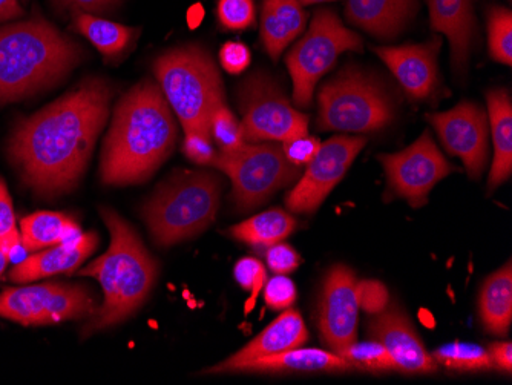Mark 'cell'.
I'll return each mask as SVG.
<instances>
[{
  "instance_id": "4fadbf2b",
  "label": "cell",
  "mask_w": 512,
  "mask_h": 385,
  "mask_svg": "<svg viewBox=\"0 0 512 385\" xmlns=\"http://www.w3.org/2000/svg\"><path fill=\"white\" fill-rule=\"evenodd\" d=\"M365 143V137L338 135L319 146L298 185L287 194V209L296 214H313L345 177Z\"/></svg>"
},
{
  "instance_id": "ffe728a7",
  "label": "cell",
  "mask_w": 512,
  "mask_h": 385,
  "mask_svg": "<svg viewBox=\"0 0 512 385\" xmlns=\"http://www.w3.org/2000/svg\"><path fill=\"white\" fill-rule=\"evenodd\" d=\"M99 243V237L94 232L82 234V237L74 241H63L20 261L13 267L8 278L13 283L22 284L57 274H71L96 251Z\"/></svg>"
},
{
  "instance_id": "603a6c76",
  "label": "cell",
  "mask_w": 512,
  "mask_h": 385,
  "mask_svg": "<svg viewBox=\"0 0 512 385\" xmlns=\"http://www.w3.org/2000/svg\"><path fill=\"white\" fill-rule=\"evenodd\" d=\"M486 102L494 142V160L488 180V191L493 192L512 174V103L506 89L488 91Z\"/></svg>"
},
{
  "instance_id": "7bdbcfd3",
  "label": "cell",
  "mask_w": 512,
  "mask_h": 385,
  "mask_svg": "<svg viewBox=\"0 0 512 385\" xmlns=\"http://www.w3.org/2000/svg\"><path fill=\"white\" fill-rule=\"evenodd\" d=\"M494 369L500 372H512V346L511 343H494L488 347Z\"/></svg>"
},
{
  "instance_id": "bcb514c9",
  "label": "cell",
  "mask_w": 512,
  "mask_h": 385,
  "mask_svg": "<svg viewBox=\"0 0 512 385\" xmlns=\"http://www.w3.org/2000/svg\"><path fill=\"white\" fill-rule=\"evenodd\" d=\"M301 5L321 4V2H332V0H299Z\"/></svg>"
},
{
  "instance_id": "7a4b0ae2",
  "label": "cell",
  "mask_w": 512,
  "mask_h": 385,
  "mask_svg": "<svg viewBox=\"0 0 512 385\" xmlns=\"http://www.w3.org/2000/svg\"><path fill=\"white\" fill-rule=\"evenodd\" d=\"M177 125L161 89L143 80L115 108L105 142L102 180L106 185L145 181L174 151Z\"/></svg>"
},
{
  "instance_id": "f35d334b",
  "label": "cell",
  "mask_w": 512,
  "mask_h": 385,
  "mask_svg": "<svg viewBox=\"0 0 512 385\" xmlns=\"http://www.w3.org/2000/svg\"><path fill=\"white\" fill-rule=\"evenodd\" d=\"M57 10L73 14L108 13L119 7L123 0H53Z\"/></svg>"
},
{
  "instance_id": "277c9868",
  "label": "cell",
  "mask_w": 512,
  "mask_h": 385,
  "mask_svg": "<svg viewBox=\"0 0 512 385\" xmlns=\"http://www.w3.org/2000/svg\"><path fill=\"white\" fill-rule=\"evenodd\" d=\"M82 56L80 45L42 17L0 28V103L57 82Z\"/></svg>"
},
{
  "instance_id": "7dc6e473",
  "label": "cell",
  "mask_w": 512,
  "mask_h": 385,
  "mask_svg": "<svg viewBox=\"0 0 512 385\" xmlns=\"http://www.w3.org/2000/svg\"><path fill=\"white\" fill-rule=\"evenodd\" d=\"M25 2H27V0H25Z\"/></svg>"
},
{
  "instance_id": "d6a6232c",
  "label": "cell",
  "mask_w": 512,
  "mask_h": 385,
  "mask_svg": "<svg viewBox=\"0 0 512 385\" xmlns=\"http://www.w3.org/2000/svg\"><path fill=\"white\" fill-rule=\"evenodd\" d=\"M217 14L226 30H246L255 22V4L253 0H220Z\"/></svg>"
},
{
  "instance_id": "4dcf8cb0",
  "label": "cell",
  "mask_w": 512,
  "mask_h": 385,
  "mask_svg": "<svg viewBox=\"0 0 512 385\" xmlns=\"http://www.w3.org/2000/svg\"><path fill=\"white\" fill-rule=\"evenodd\" d=\"M341 358H344L353 370H365V372L396 370V364L390 352L375 339L364 341V343H353L342 353Z\"/></svg>"
},
{
  "instance_id": "f1b7e54d",
  "label": "cell",
  "mask_w": 512,
  "mask_h": 385,
  "mask_svg": "<svg viewBox=\"0 0 512 385\" xmlns=\"http://www.w3.org/2000/svg\"><path fill=\"white\" fill-rule=\"evenodd\" d=\"M434 361L454 372H488L494 370L488 350L477 344L453 343L433 353Z\"/></svg>"
},
{
  "instance_id": "d590c367",
  "label": "cell",
  "mask_w": 512,
  "mask_h": 385,
  "mask_svg": "<svg viewBox=\"0 0 512 385\" xmlns=\"http://www.w3.org/2000/svg\"><path fill=\"white\" fill-rule=\"evenodd\" d=\"M264 300L273 310L289 309L296 301L295 283L284 275L270 278L264 286Z\"/></svg>"
},
{
  "instance_id": "d6986e66",
  "label": "cell",
  "mask_w": 512,
  "mask_h": 385,
  "mask_svg": "<svg viewBox=\"0 0 512 385\" xmlns=\"http://www.w3.org/2000/svg\"><path fill=\"white\" fill-rule=\"evenodd\" d=\"M431 27L450 39L451 63L459 76L467 73L476 42L473 0H427Z\"/></svg>"
},
{
  "instance_id": "e0dca14e",
  "label": "cell",
  "mask_w": 512,
  "mask_h": 385,
  "mask_svg": "<svg viewBox=\"0 0 512 385\" xmlns=\"http://www.w3.org/2000/svg\"><path fill=\"white\" fill-rule=\"evenodd\" d=\"M440 47L442 40L434 37L424 45L375 48V51L410 99L421 102L433 97L439 89L437 54Z\"/></svg>"
},
{
  "instance_id": "30bf717a",
  "label": "cell",
  "mask_w": 512,
  "mask_h": 385,
  "mask_svg": "<svg viewBox=\"0 0 512 385\" xmlns=\"http://www.w3.org/2000/svg\"><path fill=\"white\" fill-rule=\"evenodd\" d=\"M238 100L246 143H284L309 132V117L296 111L279 86L266 74L255 73L244 80L238 91Z\"/></svg>"
},
{
  "instance_id": "8d00e7d4",
  "label": "cell",
  "mask_w": 512,
  "mask_h": 385,
  "mask_svg": "<svg viewBox=\"0 0 512 385\" xmlns=\"http://www.w3.org/2000/svg\"><path fill=\"white\" fill-rule=\"evenodd\" d=\"M266 260L267 266L276 275L290 274L293 270L298 269L299 264H301V257H299L298 252L289 244H284L283 241L267 247Z\"/></svg>"
},
{
  "instance_id": "7402d4cb",
  "label": "cell",
  "mask_w": 512,
  "mask_h": 385,
  "mask_svg": "<svg viewBox=\"0 0 512 385\" xmlns=\"http://www.w3.org/2000/svg\"><path fill=\"white\" fill-rule=\"evenodd\" d=\"M307 14L299 0H264L261 39L273 60H278L306 27Z\"/></svg>"
},
{
  "instance_id": "484cf974",
  "label": "cell",
  "mask_w": 512,
  "mask_h": 385,
  "mask_svg": "<svg viewBox=\"0 0 512 385\" xmlns=\"http://www.w3.org/2000/svg\"><path fill=\"white\" fill-rule=\"evenodd\" d=\"M82 237L79 226L71 218L57 212H37L20 221V240L25 251L37 252L63 241Z\"/></svg>"
},
{
  "instance_id": "5bb4252c",
  "label": "cell",
  "mask_w": 512,
  "mask_h": 385,
  "mask_svg": "<svg viewBox=\"0 0 512 385\" xmlns=\"http://www.w3.org/2000/svg\"><path fill=\"white\" fill-rule=\"evenodd\" d=\"M359 281L344 264L332 267L325 277L319 300V332L333 353L341 356L358 338Z\"/></svg>"
},
{
  "instance_id": "ba28073f",
  "label": "cell",
  "mask_w": 512,
  "mask_h": 385,
  "mask_svg": "<svg viewBox=\"0 0 512 385\" xmlns=\"http://www.w3.org/2000/svg\"><path fill=\"white\" fill-rule=\"evenodd\" d=\"M212 166L232 181V197L240 211L263 205L301 174V168L292 165L283 146L276 143H244L235 151L218 154Z\"/></svg>"
},
{
  "instance_id": "44dd1931",
  "label": "cell",
  "mask_w": 512,
  "mask_h": 385,
  "mask_svg": "<svg viewBox=\"0 0 512 385\" xmlns=\"http://www.w3.org/2000/svg\"><path fill=\"white\" fill-rule=\"evenodd\" d=\"M416 11V0H347V19L373 36H398Z\"/></svg>"
},
{
  "instance_id": "f546056e",
  "label": "cell",
  "mask_w": 512,
  "mask_h": 385,
  "mask_svg": "<svg viewBox=\"0 0 512 385\" xmlns=\"http://www.w3.org/2000/svg\"><path fill=\"white\" fill-rule=\"evenodd\" d=\"M488 48L490 56L503 65L512 63V14L508 8L488 10Z\"/></svg>"
},
{
  "instance_id": "2e32d148",
  "label": "cell",
  "mask_w": 512,
  "mask_h": 385,
  "mask_svg": "<svg viewBox=\"0 0 512 385\" xmlns=\"http://www.w3.org/2000/svg\"><path fill=\"white\" fill-rule=\"evenodd\" d=\"M367 332L371 339L390 352L398 372L417 375L436 372L437 362L427 352L413 324L396 301H388L381 310L373 313L367 321Z\"/></svg>"
},
{
  "instance_id": "7c38bea8",
  "label": "cell",
  "mask_w": 512,
  "mask_h": 385,
  "mask_svg": "<svg viewBox=\"0 0 512 385\" xmlns=\"http://www.w3.org/2000/svg\"><path fill=\"white\" fill-rule=\"evenodd\" d=\"M379 160L387 174L390 191L405 198L413 208L424 206L431 189L456 171L437 149L428 131L404 151L379 155Z\"/></svg>"
},
{
  "instance_id": "ee69618b",
  "label": "cell",
  "mask_w": 512,
  "mask_h": 385,
  "mask_svg": "<svg viewBox=\"0 0 512 385\" xmlns=\"http://www.w3.org/2000/svg\"><path fill=\"white\" fill-rule=\"evenodd\" d=\"M22 14L23 10L20 7L19 0H0V22L17 19Z\"/></svg>"
},
{
  "instance_id": "ac0fdd59",
  "label": "cell",
  "mask_w": 512,
  "mask_h": 385,
  "mask_svg": "<svg viewBox=\"0 0 512 385\" xmlns=\"http://www.w3.org/2000/svg\"><path fill=\"white\" fill-rule=\"evenodd\" d=\"M309 339V330L302 321L298 310L286 309L270 326H267L260 335L250 341L246 347L220 362L218 366L207 369V373L237 372L238 367L253 359L276 355L286 350L298 349L304 346Z\"/></svg>"
},
{
  "instance_id": "9c48e42d",
  "label": "cell",
  "mask_w": 512,
  "mask_h": 385,
  "mask_svg": "<svg viewBox=\"0 0 512 385\" xmlns=\"http://www.w3.org/2000/svg\"><path fill=\"white\" fill-rule=\"evenodd\" d=\"M361 50V37L345 28L333 11H318L306 36L296 43L286 59L296 105L309 108L316 83L329 73L336 59L344 51Z\"/></svg>"
},
{
  "instance_id": "9a60e30c",
  "label": "cell",
  "mask_w": 512,
  "mask_h": 385,
  "mask_svg": "<svg viewBox=\"0 0 512 385\" xmlns=\"http://www.w3.org/2000/svg\"><path fill=\"white\" fill-rule=\"evenodd\" d=\"M440 142L451 155L462 158L471 178H480L488 162V119L476 103L462 102L439 114H428Z\"/></svg>"
},
{
  "instance_id": "b9f144b4",
  "label": "cell",
  "mask_w": 512,
  "mask_h": 385,
  "mask_svg": "<svg viewBox=\"0 0 512 385\" xmlns=\"http://www.w3.org/2000/svg\"><path fill=\"white\" fill-rule=\"evenodd\" d=\"M16 215L4 180L0 178V241L16 234Z\"/></svg>"
},
{
  "instance_id": "836d02e7",
  "label": "cell",
  "mask_w": 512,
  "mask_h": 385,
  "mask_svg": "<svg viewBox=\"0 0 512 385\" xmlns=\"http://www.w3.org/2000/svg\"><path fill=\"white\" fill-rule=\"evenodd\" d=\"M183 152L191 162L198 165H212L217 152L212 143L211 131L207 129H191L186 131L183 142Z\"/></svg>"
},
{
  "instance_id": "1f68e13d",
  "label": "cell",
  "mask_w": 512,
  "mask_h": 385,
  "mask_svg": "<svg viewBox=\"0 0 512 385\" xmlns=\"http://www.w3.org/2000/svg\"><path fill=\"white\" fill-rule=\"evenodd\" d=\"M212 139L220 146L221 152H232L244 145L243 129L234 112L221 105L215 109L209 125Z\"/></svg>"
},
{
  "instance_id": "ab89813d",
  "label": "cell",
  "mask_w": 512,
  "mask_h": 385,
  "mask_svg": "<svg viewBox=\"0 0 512 385\" xmlns=\"http://www.w3.org/2000/svg\"><path fill=\"white\" fill-rule=\"evenodd\" d=\"M220 62L224 70L230 74H240L250 65V51L240 42L224 43L220 50Z\"/></svg>"
},
{
  "instance_id": "83f0119b",
  "label": "cell",
  "mask_w": 512,
  "mask_h": 385,
  "mask_svg": "<svg viewBox=\"0 0 512 385\" xmlns=\"http://www.w3.org/2000/svg\"><path fill=\"white\" fill-rule=\"evenodd\" d=\"M73 28L108 59L122 54L135 36L134 28L115 24L92 14H74Z\"/></svg>"
},
{
  "instance_id": "d4e9b609",
  "label": "cell",
  "mask_w": 512,
  "mask_h": 385,
  "mask_svg": "<svg viewBox=\"0 0 512 385\" xmlns=\"http://www.w3.org/2000/svg\"><path fill=\"white\" fill-rule=\"evenodd\" d=\"M479 315L486 332L497 336L508 335L512 321L511 261L483 283L479 297Z\"/></svg>"
},
{
  "instance_id": "cb8c5ba5",
  "label": "cell",
  "mask_w": 512,
  "mask_h": 385,
  "mask_svg": "<svg viewBox=\"0 0 512 385\" xmlns=\"http://www.w3.org/2000/svg\"><path fill=\"white\" fill-rule=\"evenodd\" d=\"M352 366L341 356L321 349H292L276 355L253 359L238 367L237 372H347Z\"/></svg>"
},
{
  "instance_id": "52a82bcc",
  "label": "cell",
  "mask_w": 512,
  "mask_h": 385,
  "mask_svg": "<svg viewBox=\"0 0 512 385\" xmlns=\"http://www.w3.org/2000/svg\"><path fill=\"white\" fill-rule=\"evenodd\" d=\"M321 131L375 132L390 125L398 99L379 77L348 66L319 91Z\"/></svg>"
},
{
  "instance_id": "74e56055",
  "label": "cell",
  "mask_w": 512,
  "mask_h": 385,
  "mask_svg": "<svg viewBox=\"0 0 512 385\" xmlns=\"http://www.w3.org/2000/svg\"><path fill=\"white\" fill-rule=\"evenodd\" d=\"M284 155L292 165L299 166L309 165L315 155L318 154L319 140L316 137H309V135H301L295 139L287 140L283 145Z\"/></svg>"
},
{
  "instance_id": "5b68a950",
  "label": "cell",
  "mask_w": 512,
  "mask_h": 385,
  "mask_svg": "<svg viewBox=\"0 0 512 385\" xmlns=\"http://www.w3.org/2000/svg\"><path fill=\"white\" fill-rule=\"evenodd\" d=\"M154 73L184 131H209L212 114L224 105L223 80L211 56L195 45L175 48L155 60Z\"/></svg>"
},
{
  "instance_id": "f6af8a7d",
  "label": "cell",
  "mask_w": 512,
  "mask_h": 385,
  "mask_svg": "<svg viewBox=\"0 0 512 385\" xmlns=\"http://www.w3.org/2000/svg\"><path fill=\"white\" fill-rule=\"evenodd\" d=\"M8 260L10 258H8L7 252L0 247V275L4 274L5 269H7Z\"/></svg>"
},
{
  "instance_id": "4316f807",
  "label": "cell",
  "mask_w": 512,
  "mask_h": 385,
  "mask_svg": "<svg viewBox=\"0 0 512 385\" xmlns=\"http://www.w3.org/2000/svg\"><path fill=\"white\" fill-rule=\"evenodd\" d=\"M295 229V218L289 212L276 208L237 224L230 228L229 234L255 249H264L286 240Z\"/></svg>"
},
{
  "instance_id": "8fae6325",
  "label": "cell",
  "mask_w": 512,
  "mask_h": 385,
  "mask_svg": "<svg viewBox=\"0 0 512 385\" xmlns=\"http://www.w3.org/2000/svg\"><path fill=\"white\" fill-rule=\"evenodd\" d=\"M96 312L91 292L73 284L45 283L0 293V316L23 326L82 320Z\"/></svg>"
},
{
  "instance_id": "e575fe53",
  "label": "cell",
  "mask_w": 512,
  "mask_h": 385,
  "mask_svg": "<svg viewBox=\"0 0 512 385\" xmlns=\"http://www.w3.org/2000/svg\"><path fill=\"white\" fill-rule=\"evenodd\" d=\"M234 275L235 280L244 290L252 292L253 300L258 297V292L263 289L267 281L266 269H264L263 263L252 257L241 258L235 264Z\"/></svg>"
},
{
  "instance_id": "60d3db41",
  "label": "cell",
  "mask_w": 512,
  "mask_h": 385,
  "mask_svg": "<svg viewBox=\"0 0 512 385\" xmlns=\"http://www.w3.org/2000/svg\"><path fill=\"white\" fill-rule=\"evenodd\" d=\"M359 300H361V307L370 312H378L385 304L388 303L387 290L382 284L379 283H361L359 281Z\"/></svg>"
},
{
  "instance_id": "3957f363",
  "label": "cell",
  "mask_w": 512,
  "mask_h": 385,
  "mask_svg": "<svg viewBox=\"0 0 512 385\" xmlns=\"http://www.w3.org/2000/svg\"><path fill=\"white\" fill-rule=\"evenodd\" d=\"M111 234L106 254L80 270V277L96 278L103 289V304L89 316L83 335L122 323L145 303L157 278V261L151 257L131 226L111 209H103Z\"/></svg>"
},
{
  "instance_id": "6da1fadb",
  "label": "cell",
  "mask_w": 512,
  "mask_h": 385,
  "mask_svg": "<svg viewBox=\"0 0 512 385\" xmlns=\"http://www.w3.org/2000/svg\"><path fill=\"white\" fill-rule=\"evenodd\" d=\"M111 97L105 80H85L17 126L11 160L37 195L56 197L76 186L108 119Z\"/></svg>"
},
{
  "instance_id": "8992f818",
  "label": "cell",
  "mask_w": 512,
  "mask_h": 385,
  "mask_svg": "<svg viewBox=\"0 0 512 385\" xmlns=\"http://www.w3.org/2000/svg\"><path fill=\"white\" fill-rule=\"evenodd\" d=\"M220 191V180L207 172H183L163 185L143 211L155 243L172 246L209 228L220 206Z\"/></svg>"
}]
</instances>
